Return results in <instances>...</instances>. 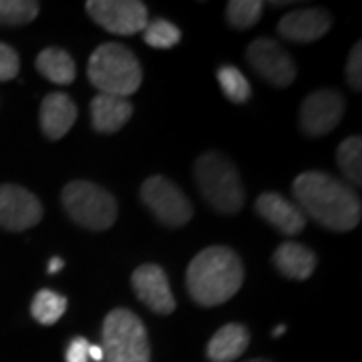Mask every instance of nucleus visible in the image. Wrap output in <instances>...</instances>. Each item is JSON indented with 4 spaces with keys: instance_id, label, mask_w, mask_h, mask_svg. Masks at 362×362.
Segmentation results:
<instances>
[{
    "instance_id": "obj_9",
    "label": "nucleus",
    "mask_w": 362,
    "mask_h": 362,
    "mask_svg": "<svg viewBox=\"0 0 362 362\" xmlns=\"http://www.w3.org/2000/svg\"><path fill=\"white\" fill-rule=\"evenodd\" d=\"M250 66L274 87H290L296 78V65L284 47L274 39H256L246 51Z\"/></svg>"
},
{
    "instance_id": "obj_31",
    "label": "nucleus",
    "mask_w": 362,
    "mask_h": 362,
    "mask_svg": "<svg viewBox=\"0 0 362 362\" xmlns=\"http://www.w3.org/2000/svg\"><path fill=\"white\" fill-rule=\"evenodd\" d=\"M284 330H286V326L284 324H280V326L274 330V337H282V334H284Z\"/></svg>"
},
{
    "instance_id": "obj_15",
    "label": "nucleus",
    "mask_w": 362,
    "mask_h": 362,
    "mask_svg": "<svg viewBox=\"0 0 362 362\" xmlns=\"http://www.w3.org/2000/svg\"><path fill=\"white\" fill-rule=\"evenodd\" d=\"M77 121V105L66 93H49L40 105V129L52 141L65 137Z\"/></svg>"
},
{
    "instance_id": "obj_29",
    "label": "nucleus",
    "mask_w": 362,
    "mask_h": 362,
    "mask_svg": "<svg viewBox=\"0 0 362 362\" xmlns=\"http://www.w3.org/2000/svg\"><path fill=\"white\" fill-rule=\"evenodd\" d=\"M103 349L97 346V344H89V361L95 362H103Z\"/></svg>"
},
{
    "instance_id": "obj_20",
    "label": "nucleus",
    "mask_w": 362,
    "mask_h": 362,
    "mask_svg": "<svg viewBox=\"0 0 362 362\" xmlns=\"http://www.w3.org/2000/svg\"><path fill=\"white\" fill-rule=\"evenodd\" d=\"M66 306H69V302H66V298L63 294L45 288V290H39L35 294V298H33L30 314L42 326H52V324H57L63 318V314L66 312Z\"/></svg>"
},
{
    "instance_id": "obj_21",
    "label": "nucleus",
    "mask_w": 362,
    "mask_h": 362,
    "mask_svg": "<svg viewBox=\"0 0 362 362\" xmlns=\"http://www.w3.org/2000/svg\"><path fill=\"white\" fill-rule=\"evenodd\" d=\"M337 161L338 168L342 169L344 177L361 185L362 183V139L358 135L346 137L344 141L338 145L337 149Z\"/></svg>"
},
{
    "instance_id": "obj_14",
    "label": "nucleus",
    "mask_w": 362,
    "mask_h": 362,
    "mask_svg": "<svg viewBox=\"0 0 362 362\" xmlns=\"http://www.w3.org/2000/svg\"><path fill=\"white\" fill-rule=\"evenodd\" d=\"M256 211L284 235H296L306 228V216L296 202L276 192H264L256 202Z\"/></svg>"
},
{
    "instance_id": "obj_10",
    "label": "nucleus",
    "mask_w": 362,
    "mask_h": 362,
    "mask_svg": "<svg viewBox=\"0 0 362 362\" xmlns=\"http://www.w3.org/2000/svg\"><path fill=\"white\" fill-rule=\"evenodd\" d=\"M344 115V97L334 89L310 93L300 107V127L310 137H322L337 127Z\"/></svg>"
},
{
    "instance_id": "obj_32",
    "label": "nucleus",
    "mask_w": 362,
    "mask_h": 362,
    "mask_svg": "<svg viewBox=\"0 0 362 362\" xmlns=\"http://www.w3.org/2000/svg\"><path fill=\"white\" fill-rule=\"evenodd\" d=\"M247 362H270V361H266V358H254V361H247Z\"/></svg>"
},
{
    "instance_id": "obj_6",
    "label": "nucleus",
    "mask_w": 362,
    "mask_h": 362,
    "mask_svg": "<svg viewBox=\"0 0 362 362\" xmlns=\"http://www.w3.org/2000/svg\"><path fill=\"white\" fill-rule=\"evenodd\" d=\"M63 207L69 218L90 232H105L117 220V202L101 185L77 180L66 183L63 194Z\"/></svg>"
},
{
    "instance_id": "obj_22",
    "label": "nucleus",
    "mask_w": 362,
    "mask_h": 362,
    "mask_svg": "<svg viewBox=\"0 0 362 362\" xmlns=\"http://www.w3.org/2000/svg\"><path fill=\"white\" fill-rule=\"evenodd\" d=\"M218 81H220V87L223 90V95L235 105L246 103L247 99L252 97V87L247 83V78L244 77V73L232 65L220 66L218 71Z\"/></svg>"
},
{
    "instance_id": "obj_30",
    "label": "nucleus",
    "mask_w": 362,
    "mask_h": 362,
    "mask_svg": "<svg viewBox=\"0 0 362 362\" xmlns=\"http://www.w3.org/2000/svg\"><path fill=\"white\" fill-rule=\"evenodd\" d=\"M63 266H65V259L63 258H52L51 262H49V274H57V272L63 270Z\"/></svg>"
},
{
    "instance_id": "obj_18",
    "label": "nucleus",
    "mask_w": 362,
    "mask_h": 362,
    "mask_svg": "<svg viewBox=\"0 0 362 362\" xmlns=\"http://www.w3.org/2000/svg\"><path fill=\"white\" fill-rule=\"evenodd\" d=\"M250 344V332L244 324L230 322L221 326L220 330L207 342V358L209 362H233L238 361Z\"/></svg>"
},
{
    "instance_id": "obj_28",
    "label": "nucleus",
    "mask_w": 362,
    "mask_h": 362,
    "mask_svg": "<svg viewBox=\"0 0 362 362\" xmlns=\"http://www.w3.org/2000/svg\"><path fill=\"white\" fill-rule=\"evenodd\" d=\"M89 340L85 337H75L66 346V362H89Z\"/></svg>"
},
{
    "instance_id": "obj_27",
    "label": "nucleus",
    "mask_w": 362,
    "mask_h": 362,
    "mask_svg": "<svg viewBox=\"0 0 362 362\" xmlns=\"http://www.w3.org/2000/svg\"><path fill=\"white\" fill-rule=\"evenodd\" d=\"M346 81L354 90L362 89V45L356 42L346 63Z\"/></svg>"
},
{
    "instance_id": "obj_2",
    "label": "nucleus",
    "mask_w": 362,
    "mask_h": 362,
    "mask_svg": "<svg viewBox=\"0 0 362 362\" xmlns=\"http://www.w3.org/2000/svg\"><path fill=\"white\" fill-rule=\"evenodd\" d=\"M187 292L199 306H220L244 284V266L232 247L209 246L195 256L185 274Z\"/></svg>"
},
{
    "instance_id": "obj_25",
    "label": "nucleus",
    "mask_w": 362,
    "mask_h": 362,
    "mask_svg": "<svg viewBox=\"0 0 362 362\" xmlns=\"http://www.w3.org/2000/svg\"><path fill=\"white\" fill-rule=\"evenodd\" d=\"M143 37L145 42L153 49H173L175 45H180L181 30L165 18H157L145 26Z\"/></svg>"
},
{
    "instance_id": "obj_1",
    "label": "nucleus",
    "mask_w": 362,
    "mask_h": 362,
    "mask_svg": "<svg viewBox=\"0 0 362 362\" xmlns=\"http://www.w3.org/2000/svg\"><path fill=\"white\" fill-rule=\"evenodd\" d=\"M298 207L332 232H350L362 218L358 195L342 181L322 173L304 171L292 183Z\"/></svg>"
},
{
    "instance_id": "obj_11",
    "label": "nucleus",
    "mask_w": 362,
    "mask_h": 362,
    "mask_svg": "<svg viewBox=\"0 0 362 362\" xmlns=\"http://www.w3.org/2000/svg\"><path fill=\"white\" fill-rule=\"evenodd\" d=\"M42 220V204L37 195L21 185H0V228L25 232Z\"/></svg>"
},
{
    "instance_id": "obj_5",
    "label": "nucleus",
    "mask_w": 362,
    "mask_h": 362,
    "mask_svg": "<svg viewBox=\"0 0 362 362\" xmlns=\"http://www.w3.org/2000/svg\"><path fill=\"white\" fill-rule=\"evenodd\" d=\"M103 362H151L149 338L141 318L127 308L111 310L103 320Z\"/></svg>"
},
{
    "instance_id": "obj_19",
    "label": "nucleus",
    "mask_w": 362,
    "mask_h": 362,
    "mask_svg": "<svg viewBox=\"0 0 362 362\" xmlns=\"http://www.w3.org/2000/svg\"><path fill=\"white\" fill-rule=\"evenodd\" d=\"M37 71L54 85H71L77 77V65L73 57L59 47L42 49L37 57Z\"/></svg>"
},
{
    "instance_id": "obj_16",
    "label": "nucleus",
    "mask_w": 362,
    "mask_h": 362,
    "mask_svg": "<svg viewBox=\"0 0 362 362\" xmlns=\"http://www.w3.org/2000/svg\"><path fill=\"white\" fill-rule=\"evenodd\" d=\"M131 115H133V105L129 99L99 93L90 101V123L97 133H103V135L117 133L127 125Z\"/></svg>"
},
{
    "instance_id": "obj_23",
    "label": "nucleus",
    "mask_w": 362,
    "mask_h": 362,
    "mask_svg": "<svg viewBox=\"0 0 362 362\" xmlns=\"http://www.w3.org/2000/svg\"><path fill=\"white\" fill-rule=\"evenodd\" d=\"M264 13V2L259 0H232L226 6V18L233 28L247 30L254 25H258Z\"/></svg>"
},
{
    "instance_id": "obj_8",
    "label": "nucleus",
    "mask_w": 362,
    "mask_h": 362,
    "mask_svg": "<svg viewBox=\"0 0 362 362\" xmlns=\"http://www.w3.org/2000/svg\"><path fill=\"white\" fill-rule=\"evenodd\" d=\"M85 6L90 18L111 35L129 37L149 25L147 6L139 0H89Z\"/></svg>"
},
{
    "instance_id": "obj_12",
    "label": "nucleus",
    "mask_w": 362,
    "mask_h": 362,
    "mask_svg": "<svg viewBox=\"0 0 362 362\" xmlns=\"http://www.w3.org/2000/svg\"><path fill=\"white\" fill-rule=\"evenodd\" d=\"M131 286L137 298L156 314L168 316L175 310V298L169 286L168 274L157 264H143L131 276Z\"/></svg>"
},
{
    "instance_id": "obj_7",
    "label": "nucleus",
    "mask_w": 362,
    "mask_h": 362,
    "mask_svg": "<svg viewBox=\"0 0 362 362\" xmlns=\"http://www.w3.org/2000/svg\"><path fill=\"white\" fill-rule=\"evenodd\" d=\"M141 202L157 221L169 228H181L194 218V206L189 197L163 175H151L143 181Z\"/></svg>"
},
{
    "instance_id": "obj_24",
    "label": "nucleus",
    "mask_w": 362,
    "mask_h": 362,
    "mask_svg": "<svg viewBox=\"0 0 362 362\" xmlns=\"http://www.w3.org/2000/svg\"><path fill=\"white\" fill-rule=\"evenodd\" d=\"M39 2L30 0H0V25H28L39 16Z\"/></svg>"
},
{
    "instance_id": "obj_17",
    "label": "nucleus",
    "mask_w": 362,
    "mask_h": 362,
    "mask_svg": "<svg viewBox=\"0 0 362 362\" xmlns=\"http://www.w3.org/2000/svg\"><path fill=\"white\" fill-rule=\"evenodd\" d=\"M274 266L280 274H284L290 280H308L314 270L318 258L310 247L302 246L298 242H284L274 252Z\"/></svg>"
},
{
    "instance_id": "obj_4",
    "label": "nucleus",
    "mask_w": 362,
    "mask_h": 362,
    "mask_svg": "<svg viewBox=\"0 0 362 362\" xmlns=\"http://www.w3.org/2000/svg\"><path fill=\"white\" fill-rule=\"evenodd\" d=\"M194 177L204 199L218 214L233 216L242 209L246 202L244 185L238 169L228 157L216 151L199 156L194 163Z\"/></svg>"
},
{
    "instance_id": "obj_3",
    "label": "nucleus",
    "mask_w": 362,
    "mask_h": 362,
    "mask_svg": "<svg viewBox=\"0 0 362 362\" xmlns=\"http://www.w3.org/2000/svg\"><path fill=\"white\" fill-rule=\"evenodd\" d=\"M90 85L101 95L129 99L141 87L143 71L137 57L121 42H105L89 57Z\"/></svg>"
},
{
    "instance_id": "obj_26",
    "label": "nucleus",
    "mask_w": 362,
    "mask_h": 362,
    "mask_svg": "<svg viewBox=\"0 0 362 362\" xmlns=\"http://www.w3.org/2000/svg\"><path fill=\"white\" fill-rule=\"evenodd\" d=\"M21 71V57L11 45L0 42V81H13Z\"/></svg>"
},
{
    "instance_id": "obj_13",
    "label": "nucleus",
    "mask_w": 362,
    "mask_h": 362,
    "mask_svg": "<svg viewBox=\"0 0 362 362\" xmlns=\"http://www.w3.org/2000/svg\"><path fill=\"white\" fill-rule=\"evenodd\" d=\"M332 26V16L324 8H300L284 14L278 23V35L292 42H314Z\"/></svg>"
}]
</instances>
